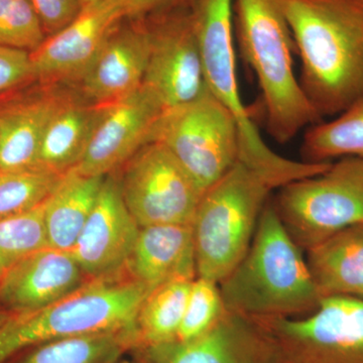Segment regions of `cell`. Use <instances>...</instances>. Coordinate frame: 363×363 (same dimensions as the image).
<instances>
[{
	"label": "cell",
	"instance_id": "cell-1",
	"mask_svg": "<svg viewBox=\"0 0 363 363\" xmlns=\"http://www.w3.org/2000/svg\"><path fill=\"white\" fill-rule=\"evenodd\" d=\"M300 57L298 80L320 118L363 97V0H279Z\"/></svg>",
	"mask_w": 363,
	"mask_h": 363
},
{
	"label": "cell",
	"instance_id": "cell-2",
	"mask_svg": "<svg viewBox=\"0 0 363 363\" xmlns=\"http://www.w3.org/2000/svg\"><path fill=\"white\" fill-rule=\"evenodd\" d=\"M219 288L227 311L250 319L310 314L322 298L302 248L269 201L247 253Z\"/></svg>",
	"mask_w": 363,
	"mask_h": 363
},
{
	"label": "cell",
	"instance_id": "cell-3",
	"mask_svg": "<svg viewBox=\"0 0 363 363\" xmlns=\"http://www.w3.org/2000/svg\"><path fill=\"white\" fill-rule=\"evenodd\" d=\"M234 35L259 82L269 135L279 143L322 119L296 75L292 32L279 0H233Z\"/></svg>",
	"mask_w": 363,
	"mask_h": 363
},
{
	"label": "cell",
	"instance_id": "cell-4",
	"mask_svg": "<svg viewBox=\"0 0 363 363\" xmlns=\"http://www.w3.org/2000/svg\"><path fill=\"white\" fill-rule=\"evenodd\" d=\"M233 0H195L192 13L201 50L208 90L233 116L240 130L238 162L274 190L291 182L323 173L329 162L294 161L279 156L262 140L243 104L238 83Z\"/></svg>",
	"mask_w": 363,
	"mask_h": 363
},
{
	"label": "cell",
	"instance_id": "cell-5",
	"mask_svg": "<svg viewBox=\"0 0 363 363\" xmlns=\"http://www.w3.org/2000/svg\"><path fill=\"white\" fill-rule=\"evenodd\" d=\"M150 292L125 269L90 279L43 309L13 314L0 330V363L49 341L136 329L138 310Z\"/></svg>",
	"mask_w": 363,
	"mask_h": 363
},
{
	"label": "cell",
	"instance_id": "cell-6",
	"mask_svg": "<svg viewBox=\"0 0 363 363\" xmlns=\"http://www.w3.org/2000/svg\"><path fill=\"white\" fill-rule=\"evenodd\" d=\"M272 190L238 161L204 192L191 224L197 277L219 284L240 264Z\"/></svg>",
	"mask_w": 363,
	"mask_h": 363
},
{
	"label": "cell",
	"instance_id": "cell-7",
	"mask_svg": "<svg viewBox=\"0 0 363 363\" xmlns=\"http://www.w3.org/2000/svg\"><path fill=\"white\" fill-rule=\"evenodd\" d=\"M305 252L348 227L363 223V159L343 157L323 173L279 189L272 202Z\"/></svg>",
	"mask_w": 363,
	"mask_h": 363
},
{
	"label": "cell",
	"instance_id": "cell-8",
	"mask_svg": "<svg viewBox=\"0 0 363 363\" xmlns=\"http://www.w3.org/2000/svg\"><path fill=\"white\" fill-rule=\"evenodd\" d=\"M150 142L169 150L202 194L240 157L238 123L209 90L189 104L162 112L150 133Z\"/></svg>",
	"mask_w": 363,
	"mask_h": 363
},
{
	"label": "cell",
	"instance_id": "cell-9",
	"mask_svg": "<svg viewBox=\"0 0 363 363\" xmlns=\"http://www.w3.org/2000/svg\"><path fill=\"white\" fill-rule=\"evenodd\" d=\"M255 320L284 363H363V298L328 296L306 317Z\"/></svg>",
	"mask_w": 363,
	"mask_h": 363
},
{
	"label": "cell",
	"instance_id": "cell-10",
	"mask_svg": "<svg viewBox=\"0 0 363 363\" xmlns=\"http://www.w3.org/2000/svg\"><path fill=\"white\" fill-rule=\"evenodd\" d=\"M192 6L143 18L149 30L150 54L142 86L164 111L189 104L208 90Z\"/></svg>",
	"mask_w": 363,
	"mask_h": 363
},
{
	"label": "cell",
	"instance_id": "cell-11",
	"mask_svg": "<svg viewBox=\"0 0 363 363\" xmlns=\"http://www.w3.org/2000/svg\"><path fill=\"white\" fill-rule=\"evenodd\" d=\"M121 168V193L138 226L192 224L202 192L166 147L145 143Z\"/></svg>",
	"mask_w": 363,
	"mask_h": 363
},
{
	"label": "cell",
	"instance_id": "cell-12",
	"mask_svg": "<svg viewBox=\"0 0 363 363\" xmlns=\"http://www.w3.org/2000/svg\"><path fill=\"white\" fill-rule=\"evenodd\" d=\"M128 18L119 0H94L66 28L30 52L33 77L45 82L78 83L109 35Z\"/></svg>",
	"mask_w": 363,
	"mask_h": 363
},
{
	"label": "cell",
	"instance_id": "cell-13",
	"mask_svg": "<svg viewBox=\"0 0 363 363\" xmlns=\"http://www.w3.org/2000/svg\"><path fill=\"white\" fill-rule=\"evenodd\" d=\"M164 111L159 100L143 86L118 101L102 105L84 155L73 169L85 176L114 173L149 143Z\"/></svg>",
	"mask_w": 363,
	"mask_h": 363
},
{
	"label": "cell",
	"instance_id": "cell-14",
	"mask_svg": "<svg viewBox=\"0 0 363 363\" xmlns=\"http://www.w3.org/2000/svg\"><path fill=\"white\" fill-rule=\"evenodd\" d=\"M140 227L124 202L118 177H105L94 207L71 253L89 279L125 271Z\"/></svg>",
	"mask_w": 363,
	"mask_h": 363
},
{
	"label": "cell",
	"instance_id": "cell-15",
	"mask_svg": "<svg viewBox=\"0 0 363 363\" xmlns=\"http://www.w3.org/2000/svg\"><path fill=\"white\" fill-rule=\"evenodd\" d=\"M72 90L33 79L0 93V169L39 167L45 128Z\"/></svg>",
	"mask_w": 363,
	"mask_h": 363
},
{
	"label": "cell",
	"instance_id": "cell-16",
	"mask_svg": "<svg viewBox=\"0 0 363 363\" xmlns=\"http://www.w3.org/2000/svg\"><path fill=\"white\" fill-rule=\"evenodd\" d=\"M145 363H283L271 334L257 320L225 311L194 340L140 348Z\"/></svg>",
	"mask_w": 363,
	"mask_h": 363
},
{
	"label": "cell",
	"instance_id": "cell-17",
	"mask_svg": "<svg viewBox=\"0 0 363 363\" xmlns=\"http://www.w3.org/2000/svg\"><path fill=\"white\" fill-rule=\"evenodd\" d=\"M150 54L143 18H124L79 80L81 96L95 105L111 104L142 87Z\"/></svg>",
	"mask_w": 363,
	"mask_h": 363
},
{
	"label": "cell",
	"instance_id": "cell-18",
	"mask_svg": "<svg viewBox=\"0 0 363 363\" xmlns=\"http://www.w3.org/2000/svg\"><path fill=\"white\" fill-rule=\"evenodd\" d=\"M90 279L70 252L47 247L23 257L0 278V307L37 311L82 288Z\"/></svg>",
	"mask_w": 363,
	"mask_h": 363
},
{
	"label": "cell",
	"instance_id": "cell-19",
	"mask_svg": "<svg viewBox=\"0 0 363 363\" xmlns=\"http://www.w3.org/2000/svg\"><path fill=\"white\" fill-rule=\"evenodd\" d=\"M126 269L150 291L172 279L197 278L192 225L140 227Z\"/></svg>",
	"mask_w": 363,
	"mask_h": 363
},
{
	"label": "cell",
	"instance_id": "cell-20",
	"mask_svg": "<svg viewBox=\"0 0 363 363\" xmlns=\"http://www.w3.org/2000/svg\"><path fill=\"white\" fill-rule=\"evenodd\" d=\"M101 108L102 105L90 104L78 91H72L45 128L39 167L61 175L75 168L84 155Z\"/></svg>",
	"mask_w": 363,
	"mask_h": 363
},
{
	"label": "cell",
	"instance_id": "cell-21",
	"mask_svg": "<svg viewBox=\"0 0 363 363\" xmlns=\"http://www.w3.org/2000/svg\"><path fill=\"white\" fill-rule=\"evenodd\" d=\"M306 252L322 298H363V223L344 229Z\"/></svg>",
	"mask_w": 363,
	"mask_h": 363
},
{
	"label": "cell",
	"instance_id": "cell-22",
	"mask_svg": "<svg viewBox=\"0 0 363 363\" xmlns=\"http://www.w3.org/2000/svg\"><path fill=\"white\" fill-rule=\"evenodd\" d=\"M106 176L81 175L72 169L45 200L48 245L71 252L96 202Z\"/></svg>",
	"mask_w": 363,
	"mask_h": 363
},
{
	"label": "cell",
	"instance_id": "cell-23",
	"mask_svg": "<svg viewBox=\"0 0 363 363\" xmlns=\"http://www.w3.org/2000/svg\"><path fill=\"white\" fill-rule=\"evenodd\" d=\"M136 329L59 339L21 351L6 363H116L138 350Z\"/></svg>",
	"mask_w": 363,
	"mask_h": 363
},
{
	"label": "cell",
	"instance_id": "cell-24",
	"mask_svg": "<svg viewBox=\"0 0 363 363\" xmlns=\"http://www.w3.org/2000/svg\"><path fill=\"white\" fill-rule=\"evenodd\" d=\"M193 281L172 279L147 294L135 320L138 350L176 340Z\"/></svg>",
	"mask_w": 363,
	"mask_h": 363
},
{
	"label": "cell",
	"instance_id": "cell-25",
	"mask_svg": "<svg viewBox=\"0 0 363 363\" xmlns=\"http://www.w3.org/2000/svg\"><path fill=\"white\" fill-rule=\"evenodd\" d=\"M303 138V161L329 162L343 157L363 159V97L335 119L309 126Z\"/></svg>",
	"mask_w": 363,
	"mask_h": 363
},
{
	"label": "cell",
	"instance_id": "cell-26",
	"mask_svg": "<svg viewBox=\"0 0 363 363\" xmlns=\"http://www.w3.org/2000/svg\"><path fill=\"white\" fill-rule=\"evenodd\" d=\"M63 177L40 167L0 169V220L39 206L58 187Z\"/></svg>",
	"mask_w": 363,
	"mask_h": 363
},
{
	"label": "cell",
	"instance_id": "cell-27",
	"mask_svg": "<svg viewBox=\"0 0 363 363\" xmlns=\"http://www.w3.org/2000/svg\"><path fill=\"white\" fill-rule=\"evenodd\" d=\"M45 204L0 220V272L30 253L49 247L45 225Z\"/></svg>",
	"mask_w": 363,
	"mask_h": 363
},
{
	"label": "cell",
	"instance_id": "cell-28",
	"mask_svg": "<svg viewBox=\"0 0 363 363\" xmlns=\"http://www.w3.org/2000/svg\"><path fill=\"white\" fill-rule=\"evenodd\" d=\"M219 284L197 277L191 286L177 341L194 340L213 328L225 313Z\"/></svg>",
	"mask_w": 363,
	"mask_h": 363
},
{
	"label": "cell",
	"instance_id": "cell-29",
	"mask_svg": "<svg viewBox=\"0 0 363 363\" xmlns=\"http://www.w3.org/2000/svg\"><path fill=\"white\" fill-rule=\"evenodd\" d=\"M45 38L30 0H0V45L30 52Z\"/></svg>",
	"mask_w": 363,
	"mask_h": 363
},
{
	"label": "cell",
	"instance_id": "cell-30",
	"mask_svg": "<svg viewBox=\"0 0 363 363\" xmlns=\"http://www.w3.org/2000/svg\"><path fill=\"white\" fill-rule=\"evenodd\" d=\"M42 23L45 37L66 28L82 11L83 0H30Z\"/></svg>",
	"mask_w": 363,
	"mask_h": 363
},
{
	"label": "cell",
	"instance_id": "cell-31",
	"mask_svg": "<svg viewBox=\"0 0 363 363\" xmlns=\"http://www.w3.org/2000/svg\"><path fill=\"white\" fill-rule=\"evenodd\" d=\"M33 79L30 52L0 45V93Z\"/></svg>",
	"mask_w": 363,
	"mask_h": 363
},
{
	"label": "cell",
	"instance_id": "cell-32",
	"mask_svg": "<svg viewBox=\"0 0 363 363\" xmlns=\"http://www.w3.org/2000/svg\"><path fill=\"white\" fill-rule=\"evenodd\" d=\"M125 9L128 18H145L147 16L176 9V7L189 6L194 0H119Z\"/></svg>",
	"mask_w": 363,
	"mask_h": 363
},
{
	"label": "cell",
	"instance_id": "cell-33",
	"mask_svg": "<svg viewBox=\"0 0 363 363\" xmlns=\"http://www.w3.org/2000/svg\"><path fill=\"white\" fill-rule=\"evenodd\" d=\"M13 314V313L7 311V310L0 307V330H1L2 327L6 325V322L11 319Z\"/></svg>",
	"mask_w": 363,
	"mask_h": 363
},
{
	"label": "cell",
	"instance_id": "cell-34",
	"mask_svg": "<svg viewBox=\"0 0 363 363\" xmlns=\"http://www.w3.org/2000/svg\"><path fill=\"white\" fill-rule=\"evenodd\" d=\"M116 363H145V362H128V360H123V362H121V360H118V362H116Z\"/></svg>",
	"mask_w": 363,
	"mask_h": 363
},
{
	"label": "cell",
	"instance_id": "cell-35",
	"mask_svg": "<svg viewBox=\"0 0 363 363\" xmlns=\"http://www.w3.org/2000/svg\"><path fill=\"white\" fill-rule=\"evenodd\" d=\"M94 1V0H83V4L86 6V4H90V2Z\"/></svg>",
	"mask_w": 363,
	"mask_h": 363
},
{
	"label": "cell",
	"instance_id": "cell-36",
	"mask_svg": "<svg viewBox=\"0 0 363 363\" xmlns=\"http://www.w3.org/2000/svg\"><path fill=\"white\" fill-rule=\"evenodd\" d=\"M2 274H4V272H0V278H1Z\"/></svg>",
	"mask_w": 363,
	"mask_h": 363
}]
</instances>
